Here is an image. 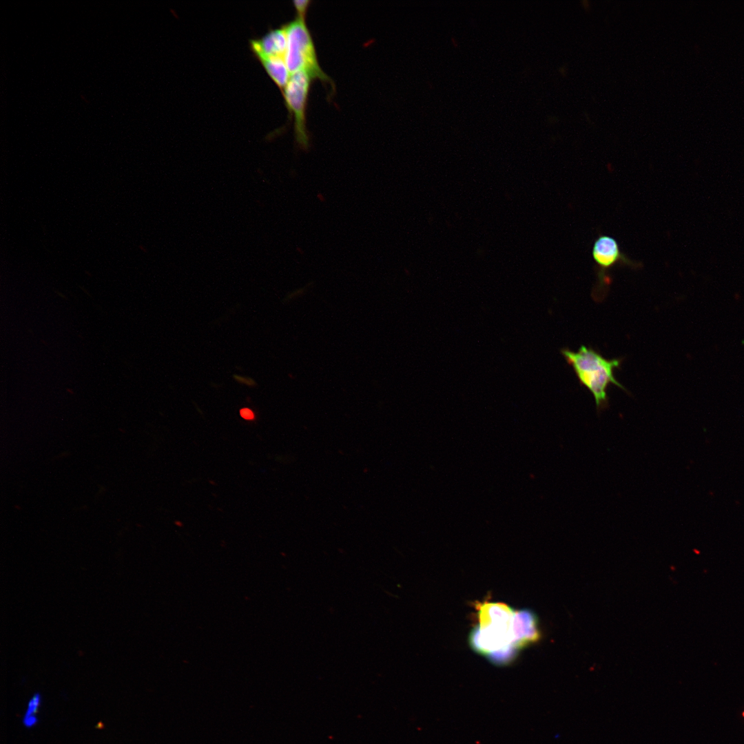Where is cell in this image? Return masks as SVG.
<instances>
[{
	"label": "cell",
	"mask_w": 744,
	"mask_h": 744,
	"mask_svg": "<svg viewBox=\"0 0 744 744\" xmlns=\"http://www.w3.org/2000/svg\"><path fill=\"white\" fill-rule=\"evenodd\" d=\"M561 353L572 366L581 385L592 394L597 413L609 406L608 388L612 384L623 389L614 378V370L620 367L622 360H608L592 348L581 345L577 351L563 349Z\"/></svg>",
	"instance_id": "cell-1"
},
{
	"label": "cell",
	"mask_w": 744,
	"mask_h": 744,
	"mask_svg": "<svg viewBox=\"0 0 744 744\" xmlns=\"http://www.w3.org/2000/svg\"><path fill=\"white\" fill-rule=\"evenodd\" d=\"M287 39L285 63L291 74L307 72L312 79L333 85L331 78L322 70L317 58L313 38L305 17L297 15L284 25Z\"/></svg>",
	"instance_id": "cell-2"
},
{
	"label": "cell",
	"mask_w": 744,
	"mask_h": 744,
	"mask_svg": "<svg viewBox=\"0 0 744 744\" xmlns=\"http://www.w3.org/2000/svg\"><path fill=\"white\" fill-rule=\"evenodd\" d=\"M595 263L597 280L592 296L597 302L602 301L608 293L610 280L609 271L618 266L639 269L642 264L631 260L621 249L615 238L608 235H599L594 241L592 251Z\"/></svg>",
	"instance_id": "cell-3"
},
{
	"label": "cell",
	"mask_w": 744,
	"mask_h": 744,
	"mask_svg": "<svg viewBox=\"0 0 744 744\" xmlns=\"http://www.w3.org/2000/svg\"><path fill=\"white\" fill-rule=\"evenodd\" d=\"M312 77L307 72L291 74L282 92L286 106L294 120L296 142L302 149L309 147V136L306 125V110Z\"/></svg>",
	"instance_id": "cell-4"
},
{
	"label": "cell",
	"mask_w": 744,
	"mask_h": 744,
	"mask_svg": "<svg viewBox=\"0 0 744 744\" xmlns=\"http://www.w3.org/2000/svg\"><path fill=\"white\" fill-rule=\"evenodd\" d=\"M469 643L475 652L486 657L513 646L511 624L492 625L483 628L476 626L470 634Z\"/></svg>",
	"instance_id": "cell-5"
},
{
	"label": "cell",
	"mask_w": 744,
	"mask_h": 744,
	"mask_svg": "<svg viewBox=\"0 0 744 744\" xmlns=\"http://www.w3.org/2000/svg\"><path fill=\"white\" fill-rule=\"evenodd\" d=\"M511 636L513 646L519 651L540 639L538 620L530 610L515 611L511 623Z\"/></svg>",
	"instance_id": "cell-6"
},
{
	"label": "cell",
	"mask_w": 744,
	"mask_h": 744,
	"mask_svg": "<svg viewBox=\"0 0 744 744\" xmlns=\"http://www.w3.org/2000/svg\"><path fill=\"white\" fill-rule=\"evenodd\" d=\"M251 47L259 59L285 57L287 39L285 27L273 29L259 39L251 41Z\"/></svg>",
	"instance_id": "cell-7"
},
{
	"label": "cell",
	"mask_w": 744,
	"mask_h": 744,
	"mask_svg": "<svg viewBox=\"0 0 744 744\" xmlns=\"http://www.w3.org/2000/svg\"><path fill=\"white\" fill-rule=\"evenodd\" d=\"M479 627L511 624L515 611L506 603L484 601L475 606Z\"/></svg>",
	"instance_id": "cell-8"
},
{
	"label": "cell",
	"mask_w": 744,
	"mask_h": 744,
	"mask_svg": "<svg viewBox=\"0 0 744 744\" xmlns=\"http://www.w3.org/2000/svg\"><path fill=\"white\" fill-rule=\"evenodd\" d=\"M260 61L270 77L283 92L291 76L285 59L280 57H269L261 59Z\"/></svg>",
	"instance_id": "cell-9"
},
{
	"label": "cell",
	"mask_w": 744,
	"mask_h": 744,
	"mask_svg": "<svg viewBox=\"0 0 744 744\" xmlns=\"http://www.w3.org/2000/svg\"><path fill=\"white\" fill-rule=\"evenodd\" d=\"M41 697L39 693L34 694L29 699L24 716L36 715L41 705Z\"/></svg>",
	"instance_id": "cell-10"
},
{
	"label": "cell",
	"mask_w": 744,
	"mask_h": 744,
	"mask_svg": "<svg viewBox=\"0 0 744 744\" xmlns=\"http://www.w3.org/2000/svg\"><path fill=\"white\" fill-rule=\"evenodd\" d=\"M310 3L311 1L308 0L293 1V3L296 10L297 15L305 17Z\"/></svg>",
	"instance_id": "cell-11"
},
{
	"label": "cell",
	"mask_w": 744,
	"mask_h": 744,
	"mask_svg": "<svg viewBox=\"0 0 744 744\" xmlns=\"http://www.w3.org/2000/svg\"><path fill=\"white\" fill-rule=\"evenodd\" d=\"M23 725L28 728L32 727L38 723V718L37 715L23 716Z\"/></svg>",
	"instance_id": "cell-12"
},
{
	"label": "cell",
	"mask_w": 744,
	"mask_h": 744,
	"mask_svg": "<svg viewBox=\"0 0 744 744\" xmlns=\"http://www.w3.org/2000/svg\"><path fill=\"white\" fill-rule=\"evenodd\" d=\"M240 415L245 420H251L254 418V413L249 409H242L240 411Z\"/></svg>",
	"instance_id": "cell-13"
},
{
	"label": "cell",
	"mask_w": 744,
	"mask_h": 744,
	"mask_svg": "<svg viewBox=\"0 0 744 744\" xmlns=\"http://www.w3.org/2000/svg\"><path fill=\"white\" fill-rule=\"evenodd\" d=\"M743 716H744V712L743 713Z\"/></svg>",
	"instance_id": "cell-14"
}]
</instances>
